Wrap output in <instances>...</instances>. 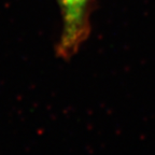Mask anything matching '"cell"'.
<instances>
[{"mask_svg": "<svg viewBox=\"0 0 155 155\" xmlns=\"http://www.w3.org/2000/svg\"><path fill=\"white\" fill-rule=\"evenodd\" d=\"M61 14V31L56 46L59 57L74 55L91 31V11L94 0H56Z\"/></svg>", "mask_w": 155, "mask_h": 155, "instance_id": "cell-1", "label": "cell"}]
</instances>
